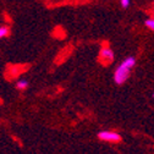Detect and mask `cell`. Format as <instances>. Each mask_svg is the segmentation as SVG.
<instances>
[{"instance_id": "9c48e42d", "label": "cell", "mask_w": 154, "mask_h": 154, "mask_svg": "<svg viewBox=\"0 0 154 154\" xmlns=\"http://www.w3.org/2000/svg\"><path fill=\"white\" fill-rule=\"evenodd\" d=\"M153 15H154V14H153Z\"/></svg>"}, {"instance_id": "277c9868", "label": "cell", "mask_w": 154, "mask_h": 154, "mask_svg": "<svg viewBox=\"0 0 154 154\" xmlns=\"http://www.w3.org/2000/svg\"><path fill=\"white\" fill-rule=\"evenodd\" d=\"M27 87H28V82L26 80H20V81H17V83H16V88L20 89V91H23Z\"/></svg>"}, {"instance_id": "3957f363", "label": "cell", "mask_w": 154, "mask_h": 154, "mask_svg": "<svg viewBox=\"0 0 154 154\" xmlns=\"http://www.w3.org/2000/svg\"><path fill=\"white\" fill-rule=\"evenodd\" d=\"M99 59L104 63V64H109L114 60V53L112 50L109 48V47H103L100 49V53H99Z\"/></svg>"}, {"instance_id": "5b68a950", "label": "cell", "mask_w": 154, "mask_h": 154, "mask_svg": "<svg viewBox=\"0 0 154 154\" xmlns=\"http://www.w3.org/2000/svg\"><path fill=\"white\" fill-rule=\"evenodd\" d=\"M9 34V28L8 27H0V38H4Z\"/></svg>"}, {"instance_id": "8992f818", "label": "cell", "mask_w": 154, "mask_h": 154, "mask_svg": "<svg viewBox=\"0 0 154 154\" xmlns=\"http://www.w3.org/2000/svg\"><path fill=\"white\" fill-rule=\"evenodd\" d=\"M144 23H146V26L148 28H150L152 31H154V18H148V20Z\"/></svg>"}, {"instance_id": "7a4b0ae2", "label": "cell", "mask_w": 154, "mask_h": 154, "mask_svg": "<svg viewBox=\"0 0 154 154\" xmlns=\"http://www.w3.org/2000/svg\"><path fill=\"white\" fill-rule=\"evenodd\" d=\"M98 138L105 142H119L121 140L120 134L116 132H111V131H102L98 133Z\"/></svg>"}, {"instance_id": "52a82bcc", "label": "cell", "mask_w": 154, "mask_h": 154, "mask_svg": "<svg viewBox=\"0 0 154 154\" xmlns=\"http://www.w3.org/2000/svg\"><path fill=\"white\" fill-rule=\"evenodd\" d=\"M130 5V0H121V6L122 8H128Z\"/></svg>"}, {"instance_id": "ba28073f", "label": "cell", "mask_w": 154, "mask_h": 154, "mask_svg": "<svg viewBox=\"0 0 154 154\" xmlns=\"http://www.w3.org/2000/svg\"><path fill=\"white\" fill-rule=\"evenodd\" d=\"M153 97H154V94H153Z\"/></svg>"}, {"instance_id": "6da1fadb", "label": "cell", "mask_w": 154, "mask_h": 154, "mask_svg": "<svg viewBox=\"0 0 154 154\" xmlns=\"http://www.w3.org/2000/svg\"><path fill=\"white\" fill-rule=\"evenodd\" d=\"M134 64H136V60H134V57H132V56H128L127 59H125L120 64V66L116 69V71L114 73V80L116 82V85L120 86L126 82V80L130 76V71L134 66Z\"/></svg>"}]
</instances>
